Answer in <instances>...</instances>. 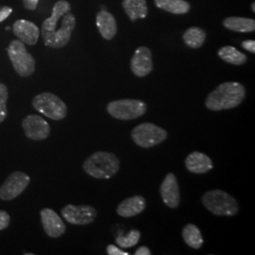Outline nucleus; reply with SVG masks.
Wrapping results in <instances>:
<instances>
[{"instance_id": "f257e3e1", "label": "nucleus", "mask_w": 255, "mask_h": 255, "mask_svg": "<svg viewBox=\"0 0 255 255\" xmlns=\"http://www.w3.org/2000/svg\"><path fill=\"white\" fill-rule=\"evenodd\" d=\"M76 27V17L71 13V5L66 0L57 1L52 14L42 25L41 33L45 46L62 48L68 44Z\"/></svg>"}, {"instance_id": "f03ea898", "label": "nucleus", "mask_w": 255, "mask_h": 255, "mask_svg": "<svg viewBox=\"0 0 255 255\" xmlns=\"http://www.w3.org/2000/svg\"><path fill=\"white\" fill-rule=\"evenodd\" d=\"M245 97L246 89L241 83L223 82L210 93L205 101V106L210 111L215 112L234 109L242 103Z\"/></svg>"}, {"instance_id": "7ed1b4c3", "label": "nucleus", "mask_w": 255, "mask_h": 255, "mask_svg": "<svg viewBox=\"0 0 255 255\" xmlns=\"http://www.w3.org/2000/svg\"><path fill=\"white\" fill-rule=\"evenodd\" d=\"M85 173L96 179H110L119 172L120 161L113 152L97 151L82 164Z\"/></svg>"}, {"instance_id": "20e7f679", "label": "nucleus", "mask_w": 255, "mask_h": 255, "mask_svg": "<svg viewBox=\"0 0 255 255\" xmlns=\"http://www.w3.org/2000/svg\"><path fill=\"white\" fill-rule=\"evenodd\" d=\"M204 207L216 216H236L239 211V205L237 200L223 190H211L206 192L202 198Z\"/></svg>"}, {"instance_id": "39448f33", "label": "nucleus", "mask_w": 255, "mask_h": 255, "mask_svg": "<svg viewBox=\"0 0 255 255\" xmlns=\"http://www.w3.org/2000/svg\"><path fill=\"white\" fill-rule=\"evenodd\" d=\"M9 60L15 72L22 78H27L35 71L36 62L32 55L28 53L23 42L13 40L7 47Z\"/></svg>"}, {"instance_id": "423d86ee", "label": "nucleus", "mask_w": 255, "mask_h": 255, "mask_svg": "<svg viewBox=\"0 0 255 255\" xmlns=\"http://www.w3.org/2000/svg\"><path fill=\"white\" fill-rule=\"evenodd\" d=\"M33 108L52 120H63L67 116V107L64 101L53 93H42L32 100Z\"/></svg>"}, {"instance_id": "0eeeda50", "label": "nucleus", "mask_w": 255, "mask_h": 255, "mask_svg": "<svg viewBox=\"0 0 255 255\" xmlns=\"http://www.w3.org/2000/svg\"><path fill=\"white\" fill-rule=\"evenodd\" d=\"M131 138L137 146L149 148L160 145L168 137L167 131L153 123H142L131 130Z\"/></svg>"}, {"instance_id": "6e6552de", "label": "nucleus", "mask_w": 255, "mask_h": 255, "mask_svg": "<svg viewBox=\"0 0 255 255\" xmlns=\"http://www.w3.org/2000/svg\"><path fill=\"white\" fill-rule=\"evenodd\" d=\"M146 103L140 100H119L111 101L107 105V112L114 119L119 120H133L141 118L146 113Z\"/></svg>"}, {"instance_id": "1a4fd4ad", "label": "nucleus", "mask_w": 255, "mask_h": 255, "mask_svg": "<svg viewBox=\"0 0 255 255\" xmlns=\"http://www.w3.org/2000/svg\"><path fill=\"white\" fill-rule=\"evenodd\" d=\"M30 182L27 174L15 171L8 176L0 187V199L2 201H12L26 190Z\"/></svg>"}, {"instance_id": "9d476101", "label": "nucleus", "mask_w": 255, "mask_h": 255, "mask_svg": "<svg viewBox=\"0 0 255 255\" xmlns=\"http://www.w3.org/2000/svg\"><path fill=\"white\" fill-rule=\"evenodd\" d=\"M62 216L70 224L88 225L95 221L98 212L90 205L68 204L62 209Z\"/></svg>"}, {"instance_id": "9b49d317", "label": "nucleus", "mask_w": 255, "mask_h": 255, "mask_svg": "<svg viewBox=\"0 0 255 255\" xmlns=\"http://www.w3.org/2000/svg\"><path fill=\"white\" fill-rule=\"evenodd\" d=\"M22 128L27 138L33 141L45 140L51 130L46 120L37 115L27 116L22 121Z\"/></svg>"}, {"instance_id": "f8f14e48", "label": "nucleus", "mask_w": 255, "mask_h": 255, "mask_svg": "<svg viewBox=\"0 0 255 255\" xmlns=\"http://www.w3.org/2000/svg\"><path fill=\"white\" fill-rule=\"evenodd\" d=\"M130 69L138 78H144L153 69L152 54L148 47L139 46L130 60Z\"/></svg>"}, {"instance_id": "ddd939ff", "label": "nucleus", "mask_w": 255, "mask_h": 255, "mask_svg": "<svg viewBox=\"0 0 255 255\" xmlns=\"http://www.w3.org/2000/svg\"><path fill=\"white\" fill-rule=\"evenodd\" d=\"M41 222L47 237L58 238L65 233V224L61 217L50 208H44L40 211Z\"/></svg>"}, {"instance_id": "4468645a", "label": "nucleus", "mask_w": 255, "mask_h": 255, "mask_svg": "<svg viewBox=\"0 0 255 255\" xmlns=\"http://www.w3.org/2000/svg\"><path fill=\"white\" fill-rule=\"evenodd\" d=\"M160 194L166 206L177 208L181 202V193L177 178L173 173H168L160 186Z\"/></svg>"}, {"instance_id": "2eb2a0df", "label": "nucleus", "mask_w": 255, "mask_h": 255, "mask_svg": "<svg viewBox=\"0 0 255 255\" xmlns=\"http://www.w3.org/2000/svg\"><path fill=\"white\" fill-rule=\"evenodd\" d=\"M12 31L18 40L29 46H34L40 35L39 27L33 22L25 19L15 21L12 25Z\"/></svg>"}, {"instance_id": "dca6fc26", "label": "nucleus", "mask_w": 255, "mask_h": 255, "mask_svg": "<svg viewBox=\"0 0 255 255\" xmlns=\"http://www.w3.org/2000/svg\"><path fill=\"white\" fill-rule=\"evenodd\" d=\"M184 164L187 170L194 174L207 173L214 168L213 161L209 156L199 151H194L188 155Z\"/></svg>"}, {"instance_id": "f3484780", "label": "nucleus", "mask_w": 255, "mask_h": 255, "mask_svg": "<svg viewBox=\"0 0 255 255\" xmlns=\"http://www.w3.org/2000/svg\"><path fill=\"white\" fill-rule=\"evenodd\" d=\"M146 206V199L137 195L121 201L117 208V213L123 218H132L144 212Z\"/></svg>"}, {"instance_id": "a211bd4d", "label": "nucleus", "mask_w": 255, "mask_h": 255, "mask_svg": "<svg viewBox=\"0 0 255 255\" xmlns=\"http://www.w3.org/2000/svg\"><path fill=\"white\" fill-rule=\"evenodd\" d=\"M97 26L101 36L105 40H112L118 32L116 19L111 12L105 9H102L97 14Z\"/></svg>"}, {"instance_id": "6ab92c4d", "label": "nucleus", "mask_w": 255, "mask_h": 255, "mask_svg": "<svg viewBox=\"0 0 255 255\" xmlns=\"http://www.w3.org/2000/svg\"><path fill=\"white\" fill-rule=\"evenodd\" d=\"M122 6L132 22L137 19L145 18L147 15L146 0H123Z\"/></svg>"}, {"instance_id": "aec40b11", "label": "nucleus", "mask_w": 255, "mask_h": 255, "mask_svg": "<svg viewBox=\"0 0 255 255\" xmlns=\"http://www.w3.org/2000/svg\"><path fill=\"white\" fill-rule=\"evenodd\" d=\"M223 25L229 30L237 32H253L255 30V19L231 16L223 21Z\"/></svg>"}, {"instance_id": "412c9836", "label": "nucleus", "mask_w": 255, "mask_h": 255, "mask_svg": "<svg viewBox=\"0 0 255 255\" xmlns=\"http://www.w3.org/2000/svg\"><path fill=\"white\" fill-rule=\"evenodd\" d=\"M182 238L187 246L195 250H200L204 242L201 230L191 223L187 224L182 229Z\"/></svg>"}, {"instance_id": "4be33fe9", "label": "nucleus", "mask_w": 255, "mask_h": 255, "mask_svg": "<svg viewBox=\"0 0 255 255\" xmlns=\"http://www.w3.org/2000/svg\"><path fill=\"white\" fill-rule=\"evenodd\" d=\"M154 2L157 8L174 14H184L191 9L190 4L185 0H154Z\"/></svg>"}, {"instance_id": "5701e85b", "label": "nucleus", "mask_w": 255, "mask_h": 255, "mask_svg": "<svg viewBox=\"0 0 255 255\" xmlns=\"http://www.w3.org/2000/svg\"><path fill=\"white\" fill-rule=\"evenodd\" d=\"M218 54L221 60L234 65H243L248 61L246 55L234 46H223L219 49Z\"/></svg>"}, {"instance_id": "b1692460", "label": "nucleus", "mask_w": 255, "mask_h": 255, "mask_svg": "<svg viewBox=\"0 0 255 255\" xmlns=\"http://www.w3.org/2000/svg\"><path fill=\"white\" fill-rule=\"evenodd\" d=\"M185 45L191 48H200L206 40V32L201 27H189L182 35Z\"/></svg>"}, {"instance_id": "393cba45", "label": "nucleus", "mask_w": 255, "mask_h": 255, "mask_svg": "<svg viewBox=\"0 0 255 255\" xmlns=\"http://www.w3.org/2000/svg\"><path fill=\"white\" fill-rule=\"evenodd\" d=\"M141 237V233L138 230H132L127 235L119 236L116 239V243L123 249H128L138 244Z\"/></svg>"}, {"instance_id": "a878e982", "label": "nucleus", "mask_w": 255, "mask_h": 255, "mask_svg": "<svg viewBox=\"0 0 255 255\" xmlns=\"http://www.w3.org/2000/svg\"><path fill=\"white\" fill-rule=\"evenodd\" d=\"M9 99V92L7 86L0 82V123H2L7 117V101Z\"/></svg>"}, {"instance_id": "bb28decb", "label": "nucleus", "mask_w": 255, "mask_h": 255, "mask_svg": "<svg viewBox=\"0 0 255 255\" xmlns=\"http://www.w3.org/2000/svg\"><path fill=\"white\" fill-rule=\"evenodd\" d=\"M10 222V217L6 211L0 210V231L8 228Z\"/></svg>"}, {"instance_id": "cd10ccee", "label": "nucleus", "mask_w": 255, "mask_h": 255, "mask_svg": "<svg viewBox=\"0 0 255 255\" xmlns=\"http://www.w3.org/2000/svg\"><path fill=\"white\" fill-rule=\"evenodd\" d=\"M12 12V8L8 6L0 7V23L3 22L5 19L8 18Z\"/></svg>"}, {"instance_id": "c85d7f7f", "label": "nucleus", "mask_w": 255, "mask_h": 255, "mask_svg": "<svg viewBox=\"0 0 255 255\" xmlns=\"http://www.w3.org/2000/svg\"><path fill=\"white\" fill-rule=\"evenodd\" d=\"M107 254L109 255H128V253L123 252L116 245H109L107 247Z\"/></svg>"}, {"instance_id": "c756f323", "label": "nucleus", "mask_w": 255, "mask_h": 255, "mask_svg": "<svg viewBox=\"0 0 255 255\" xmlns=\"http://www.w3.org/2000/svg\"><path fill=\"white\" fill-rule=\"evenodd\" d=\"M242 47L245 48L251 53H255V40H247L242 42Z\"/></svg>"}, {"instance_id": "7c9ffc66", "label": "nucleus", "mask_w": 255, "mask_h": 255, "mask_svg": "<svg viewBox=\"0 0 255 255\" xmlns=\"http://www.w3.org/2000/svg\"><path fill=\"white\" fill-rule=\"evenodd\" d=\"M38 3H39V0H23L24 8L27 9V10L36 9Z\"/></svg>"}, {"instance_id": "2f4dec72", "label": "nucleus", "mask_w": 255, "mask_h": 255, "mask_svg": "<svg viewBox=\"0 0 255 255\" xmlns=\"http://www.w3.org/2000/svg\"><path fill=\"white\" fill-rule=\"evenodd\" d=\"M135 255H151V252L150 250L146 246L140 247L136 250V252L134 253Z\"/></svg>"}, {"instance_id": "473e14b6", "label": "nucleus", "mask_w": 255, "mask_h": 255, "mask_svg": "<svg viewBox=\"0 0 255 255\" xmlns=\"http://www.w3.org/2000/svg\"><path fill=\"white\" fill-rule=\"evenodd\" d=\"M252 9H253V11L255 12V2H253V4H252Z\"/></svg>"}, {"instance_id": "72a5a7b5", "label": "nucleus", "mask_w": 255, "mask_h": 255, "mask_svg": "<svg viewBox=\"0 0 255 255\" xmlns=\"http://www.w3.org/2000/svg\"><path fill=\"white\" fill-rule=\"evenodd\" d=\"M10 29V27H6V30H9Z\"/></svg>"}]
</instances>
